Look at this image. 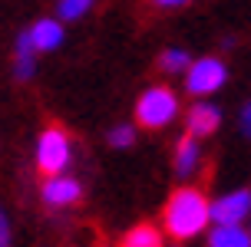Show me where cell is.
I'll return each instance as SVG.
<instances>
[{"label": "cell", "instance_id": "obj_3", "mask_svg": "<svg viewBox=\"0 0 251 247\" xmlns=\"http://www.w3.org/2000/svg\"><path fill=\"white\" fill-rule=\"evenodd\" d=\"M178 115V96L169 86H149L136 102V122L142 129H165Z\"/></svg>", "mask_w": 251, "mask_h": 247}, {"label": "cell", "instance_id": "obj_7", "mask_svg": "<svg viewBox=\"0 0 251 247\" xmlns=\"http://www.w3.org/2000/svg\"><path fill=\"white\" fill-rule=\"evenodd\" d=\"M185 125H188V138H208L215 135V129L222 125V112H218V106H212V102H195L192 109H188L185 115Z\"/></svg>", "mask_w": 251, "mask_h": 247}, {"label": "cell", "instance_id": "obj_13", "mask_svg": "<svg viewBox=\"0 0 251 247\" xmlns=\"http://www.w3.org/2000/svg\"><path fill=\"white\" fill-rule=\"evenodd\" d=\"M89 7H93L89 0H63V3H60V17H63V20H79Z\"/></svg>", "mask_w": 251, "mask_h": 247}, {"label": "cell", "instance_id": "obj_2", "mask_svg": "<svg viewBox=\"0 0 251 247\" xmlns=\"http://www.w3.org/2000/svg\"><path fill=\"white\" fill-rule=\"evenodd\" d=\"M73 158V142H70V132L63 125H47L37 138V168L47 178H56L63 175V168Z\"/></svg>", "mask_w": 251, "mask_h": 247}, {"label": "cell", "instance_id": "obj_14", "mask_svg": "<svg viewBox=\"0 0 251 247\" xmlns=\"http://www.w3.org/2000/svg\"><path fill=\"white\" fill-rule=\"evenodd\" d=\"M132 138H136V132H132V125H116L113 132H109V145H116V148H126V145H132Z\"/></svg>", "mask_w": 251, "mask_h": 247}, {"label": "cell", "instance_id": "obj_15", "mask_svg": "<svg viewBox=\"0 0 251 247\" xmlns=\"http://www.w3.org/2000/svg\"><path fill=\"white\" fill-rule=\"evenodd\" d=\"M13 76H17V79H30V76H33V60H17Z\"/></svg>", "mask_w": 251, "mask_h": 247}, {"label": "cell", "instance_id": "obj_5", "mask_svg": "<svg viewBox=\"0 0 251 247\" xmlns=\"http://www.w3.org/2000/svg\"><path fill=\"white\" fill-rule=\"evenodd\" d=\"M248 214H251V191H245V188L222 195L218 201H208V221H215V227H241V221Z\"/></svg>", "mask_w": 251, "mask_h": 247}, {"label": "cell", "instance_id": "obj_12", "mask_svg": "<svg viewBox=\"0 0 251 247\" xmlns=\"http://www.w3.org/2000/svg\"><path fill=\"white\" fill-rule=\"evenodd\" d=\"M188 63H192V56H188L182 46H169L162 56H159V66H162L165 73H185Z\"/></svg>", "mask_w": 251, "mask_h": 247}, {"label": "cell", "instance_id": "obj_9", "mask_svg": "<svg viewBox=\"0 0 251 247\" xmlns=\"http://www.w3.org/2000/svg\"><path fill=\"white\" fill-rule=\"evenodd\" d=\"M201 161V148L195 138H178L176 142V155H172V165H176V175L178 178H185V175H192L195 168H199Z\"/></svg>", "mask_w": 251, "mask_h": 247}, {"label": "cell", "instance_id": "obj_10", "mask_svg": "<svg viewBox=\"0 0 251 247\" xmlns=\"http://www.w3.org/2000/svg\"><path fill=\"white\" fill-rule=\"evenodd\" d=\"M119 247H162V231L155 227V224H136V227H129L119 241Z\"/></svg>", "mask_w": 251, "mask_h": 247}, {"label": "cell", "instance_id": "obj_4", "mask_svg": "<svg viewBox=\"0 0 251 247\" xmlns=\"http://www.w3.org/2000/svg\"><path fill=\"white\" fill-rule=\"evenodd\" d=\"M228 69L218 56H201V60H192L185 69V89L192 96H212L225 86Z\"/></svg>", "mask_w": 251, "mask_h": 247}, {"label": "cell", "instance_id": "obj_1", "mask_svg": "<svg viewBox=\"0 0 251 247\" xmlns=\"http://www.w3.org/2000/svg\"><path fill=\"white\" fill-rule=\"evenodd\" d=\"M162 227L176 241H192L208 227V195L201 188H176L162 208Z\"/></svg>", "mask_w": 251, "mask_h": 247}, {"label": "cell", "instance_id": "obj_8", "mask_svg": "<svg viewBox=\"0 0 251 247\" xmlns=\"http://www.w3.org/2000/svg\"><path fill=\"white\" fill-rule=\"evenodd\" d=\"M26 37H30V46L33 53H50L63 43V23L60 20H50V17H43L37 23L26 30Z\"/></svg>", "mask_w": 251, "mask_h": 247}, {"label": "cell", "instance_id": "obj_16", "mask_svg": "<svg viewBox=\"0 0 251 247\" xmlns=\"http://www.w3.org/2000/svg\"><path fill=\"white\" fill-rule=\"evenodd\" d=\"M0 247H10V224H7L3 211H0Z\"/></svg>", "mask_w": 251, "mask_h": 247}, {"label": "cell", "instance_id": "obj_6", "mask_svg": "<svg viewBox=\"0 0 251 247\" xmlns=\"http://www.w3.org/2000/svg\"><path fill=\"white\" fill-rule=\"evenodd\" d=\"M83 198V185L70 178V175H56V178H47L43 181V201L50 208H70Z\"/></svg>", "mask_w": 251, "mask_h": 247}, {"label": "cell", "instance_id": "obj_18", "mask_svg": "<svg viewBox=\"0 0 251 247\" xmlns=\"http://www.w3.org/2000/svg\"><path fill=\"white\" fill-rule=\"evenodd\" d=\"M248 237H251V234H248Z\"/></svg>", "mask_w": 251, "mask_h": 247}, {"label": "cell", "instance_id": "obj_11", "mask_svg": "<svg viewBox=\"0 0 251 247\" xmlns=\"http://www.w3.org/2000/svg\"><path fill=\"white\" fill-rule=\"evenodd\" d=\"M208 247H251V237L245 227H212Z\"/></svg>", "mask_w": 251, "mask_h": 247}, {"label": "cell", "instance_id": "obj_17", "mask_svg": "<svg viewBox=\"0 0 251 247\" xmlns=\"http://www.w3.org/2000/svg\"><path fill=\"white\" fill-rule=\"evenodd\" d=\"M241 132L251 138V102L245 106V109H241Z\"/></svg>", "mask_w": 251, "mask_h": 247}]
</instances>
